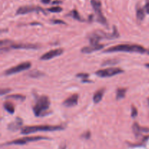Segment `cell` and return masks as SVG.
<instances>
[{
    "mask_svg": "<svg viewBox=\"0 0 149 149\" xmlns=\"http://www.w3.org/2000/svg\"><path fill=\"white\" fill-rule=\"evenodd\" d=\"M106 53L113 52H130V53H144L147 52L146 50L143 46L139 45H118L111 47L105 51Z\"/></svg>",
    "mask_w": 149,
    "mask_h": 149,
    "instance_id": "cell-1",
    "label": "cell"
},
{
    "mask_svg": "<svg viewBox=\"0 0 149 149\" xmlns=\"http://www.w3.org/2000/svg\"><path fill=\"white\" fill-rule=\"evenodd\" d=\"M64 129L63 126L60 125H36L24 127L21 129V133L23 134H31L37 131H59Z\"/></svg>",
    "mask_w": 149,
    "mask_h": 149,
    "instance_id": "cell-2",
    "label": "cell"
},
{
    "mask_svg": "<svg viewBox=\"0 0 149 149\" xmlns=\"http://www.w3.org/2000/svg\"><path fill=\"white\" fill-rule=\"evenodd\" d=\"M50 100L47 96H41L36 100V104L33 106V113L36 116H41L43 115L49 108Z\"/></svg>",
    "mask_w": 149,
    "mask_h": 149,
    "instance_id": "cell-3",
    "label": "cell"
},
{
    "mask_svg": "<svg viewBox=\"0 0 149 149\" xmlns=\"http://www.w3.org/2000/svg\"><path fill=\"white\" fill-rule=\"evenodd\" d=\"M123 70L118 67H110V68L103 69V70H97L95 72L96 75L100 77H109L116 75L118 74L123 72Z\"/></svg>",
    "mask_w": 149,
    "mask_h": 149,
    "instance_id": "cell-4",
    "label": "cell"
},
{
    "mask_svg": "<svg viewBox=\"0 0 149 149\" xmlns=\"http://www.w3.org/2000/svg\"><path fill=\"white\" fill-rule=\"evenodd\" d=\"M47 137H42V136H32V137H23V138L16 139V140H12V141L8 142V143H5V145H24L26 143H29V142H33V141H38V140H47Z\"/></svg>",
    "mask_w": 149,
    "mask_h": 149,
    "instance_id": "cell-5",
    "label": "cell"
},
{
    "mask_svg": "<svg viewBox=\"0 0 149 149\" xmlns=\"http://www.w3.org/2000/svg\"><path fill=\"white\" fill-rule=\"evenodd\" d=\"M91 4L97 15V21L103 25H107V20L102 13L101 2L100 0H91Z\"/></svg>",
    "mask_w": 149,
    "mask_h": 149,
    "instance_id": "cell-6",
    "label": "cell"
},
{
    "mask_svg": "<svg viewBox=\"0 0 149 149\" xmlns=\"http://www.w3.org/2000/svg\"><path fill=\"white\" fill-rule=\"evenodd\" d=\"M31 67V62H28V61L27 62H23L21 63V64H18V65L15 66V67H11V68L8 69L7 70H6V71L4 72V74H5L6 75H11V74L29 70Z\"/></svg>",
    "mask_w": 149,
    "mask_h": 149,
    "instance_id": "cell-7",
    "label": "cell"
},
{
    "mask_svg": "<svg viewBox=\"0 0 149 149\" xmlns=\"http://www.w3.org/2000/svg\"><path fill=\"white\" fill-rule=\"evenodd\" d=\"M42 11L45 13V10L40 7L38 6H32V5H26L21 6L19 7L16 11V15H25L27 13H32V12H38Z\"/></svg>",
    "mask_w": 149,
    "mask_h": 149,
    "instance_id": "cell-8",
    "label": "cell"
},
{
    "mask_svg": "<svg viewBox=\"0 0 149 149\" xmlns=\"http://www.w3.org/2000/svg\"><path fill=\"white\" fill-rule=\"evenodd\" d=\"M63 52L64 51L63 48H57V49L51 50V51L44 53L43 55L40 57V59L43 60V61L52 59V58H55V57L62 55V54L63 53Z\"/></svg>",
    "mask_w": 149,
    "mask_h": 149,
    "instance_id": "cell-9",
    "label": "cell"
},
{
    "mask_svg": "<svg viewBox=\"0 0 149 149\" xmlns=\"http://www.w3.org/2000/svg\"><path fill=\"white\" fill-rule=\"evenodd\" d=\"M10 48L15 49H38L40 45L32 43H12Z\"/></svg>",
    "mask_w": 149,
    "mask_h": 149,
    "instance_id": "cell-10",
    "label": "cell"
},
{
    "mask_svg": "<svg viewBox=\"0 0 149 149\" xmlns=\"http://www.w3.org/2000/svg\"><path fill=\"white\" fill-rule=\"evenodd\" d=\"M79 100V95L77 93H74V94H72L71 96H68L65 100H64L63 105H65V107H68V108H70V107H74L75 105H77Z\"/></svg>",
    "mask_w": 149,
    "mask_h": 149,
    "instance_id": "cell-11",
    "label": "cell"
},
{
    "mask_svg": "<svg viewBox=\"0 0 149 149\" xmlns=\"http://www.w3.org/2000/svg\"><path fill=\"white\" fill-rule=\"evenodd\" d=\"M103 47H104V45H103V44L90 45V46H86L81 48V51L82 53H93L94 51L101 50L102 48H103Z\"/></svg>",
    "mask_w": 149,
    "mask_h": 149,
    "instance_id": "cell-12",
    "label": "cell"
},
{
    "mask_svg": "<svg viewBox=\"0 0 149 149\" xmlns=\"http://www.w3.org/2000/svg\"><path fill=\"white\" fill-rule=\"evenodd\" d=\"M132 131H133L135 136H136V137H138V136L141 135L142 132H148L149 129L147 128V127H141L138 123L135 122L132 124Z\"/></svg>",
    "mask_w": 149,
    "mask_h": 149,
    "instance_id": "cell-13",
    "label": "cell"
},
{
    "mask_svg": "<svg viewBox=\"0 0 149 149\" xmlns=\"http://www.w3.org/2000/svg\"><path fill=\"white\" fill-rule=\"evenodd\" d=\"M23 125V120L20 118H15V120L10 123L8 125V129L11 131H17Z\"/></svg>",
    "mask_w": 149,
    "mask_h": 149,
    "instance_id": "cell-14",
    "label": "cell"
},
{
    "mask_svg": "<svg viewBox=\"0 0 149 149\" xmlns=\"http://www.w3.org/2000/svg\"><path fill=\"white\" fill-rule=\"evenodd\" d=\"M104 91H105V89H100L99 90H97V91L95 93L94 96H93V101L95 104L98 103L101 101L102 98H103V94H104Z\"/></svg>",
    "mask_w": 149,
    "mask_h": 149,
    "instance_id": "cell-15",
    "label": "cell"
},
{
    "mask_svg": "<svg viewBox=\"0 0 149 149\" xmlns=\"http://www.w3.org/2000/svg\"><path fill=\"white\" fill-rule=\"evenodd\" d=\"M4 108L9 113L13 114L15 112V107L10 102H6L4 103Z\"/></svg>",
    "mask_w": 149,
    "mask_h": 149,
    "instance_id": "cell-16",
    "label": "cell"
},
{
    "mask_svg": "<svg viewBox=\"0 0 149 149\" xmlns=\"http://www.w3.org/2000/svg\"><path fill=\"white\" fill-rule=\"evenodd\" d=\"M127 92V89L126 88H119V89L116 90V99H123L125 96Z\"/></svg>",
    "mask_w": 149,
    "mask_h": 149,
    "instance_id": "cell-17",
    "label": "cell"
},
{
    "mask_svg": "<svg viewBox=\"0 0 149 149\" xmlns=\"http://www.w3.org/2000/svg\"><path fill=\"white\" fill-rule=\"evenodd\" d=\"M137 18L138 20H143L145 18V10L141 7H138L136 12Z\"/></svg>",
    "mask_w": 149,
    "mask_h": 149,
    "instance_id": "cell-18",
    "label": "cell"
},
{
    "mask_svg": "<svg viewBox=\"0 0 149 149\" xmlns=\"http://www.w3.org/2000/svg\"><path fill=\"white\" fill-rule=\"evenodd\" d=\"M44 74H44L42 72L39 71V70H32V71H31L29 73V75L30 76V77H33V78H37V77H42V76H43Z\"/></svg>",
    "mask_w": 149,
    "mask_h": 149,
    "instance_id": "cell-19",
    "label": "cell"
},
{
    "mask_svg": "<svg viewBox=\"0 0 149 149\" xmlns=\"http://www.w3.org/2000/svg\"><path fill=\"white\" fill-rule=\"evenodd\" d=\"M7 99H15V100H19V101H23L26 99V96H23L21 94H12L9 95V96H6Z\"/></svg>",
    "mask_w": 149,
    "mask_h": 149,
    "instance_id": "cell-20",
    "label": "cell"
},
{
    "mask_svg": "<svg viewBox=\"0 0 149 149\" xmlns=\"http://www.w3.org/2000/svg\"><path fill=\"white\" fill-rule=\"evenodd\" d=\"M68 15H69L71 17L74 18V19H76V20H79V21H83V20H84L82 18H81V17L80 16V15L79 14L78 11L76 10H72V11H71Z\"/></svg>",
    "mask_w": 149,
    "mask_h": 149,
    "instance_id": "cell-21",
    "label": "cell"
},
{
    "mask_svg": "<svg viewBox=\"0 0 149 149\" xmlns=\"http://www.w3.org/2000/svg\"><path fill=\"white\" fill-rule=\"evenodd\" d=\"M119 62V60L117 59H109L107 61H105L102 64L103 66H107V65H113V64H116Z\"/></svg>",
    "mask_w": 149,
    "mask_h": 149,
    "instance_id": "cell-22",
    "label": "cell"
},
{
    "mask_svg": "<svg viewBox=\"0 0 149 149\" xmlns=\"http://www.w3.org/2000/svg\"><path fill=\"white\" fill-rule=\"evenodd\" d=\"M47 10L49 12H52V13H60L63 10L62 7H59V6H56V7H49L47 9Z\"/></svg>",
    "mask_w": 149,
    "mask_h": 149,
    "instance_id": "cell-23",
    "label": "cell"
},
{
    "mask_svg": "<svg viewBox=\"0 0 149 149\" xmlns=\"http://www.w3.org/2000/svg\"><path fill=\"white\" fill-rule=\"evenodd\" d=\"M138 110L135 108L134 105H132V110H131V115H132V118H135V117L138 115Z\"/></svg>",
    "mask_w": 149,
    "mask_h": 149,
    "instance_id": "cell-24",
    "label": "cell"
},
{
    "mask_svg": "<svg viewBox=\"0 0 149 149\" xmlns=\"http://www.w3.org/2000/svg\"><path fill=\"white\" fill-rule=\"evenodd\" d=\"M77 76L78 77H81V78L84 79L89 77V74H87V73H79V74H77Z\"/></svg>",
    "mask_w": 149,
    "mask_h": 149,
    "instance_id": "cell-25",
    "label": "cell"
},
{
    "mask_svg": "<svg viewBox=\"0 0 149 149\" xmlns=\"http://www.w3.org/2000/svg\"><path fill=\"white\" fill-rule=\"evenodd\" d=\"M52 23H55V24H65V23L63 21V20H58V19H55V20H52Z\"/></svg>",
    "mask_w": 149,
    "mask_h": 149,
    "instance_id": "cell-26",
    "label": "cell"
},
{
    "mask_svg": "<svg viewBox=\"0 0 149 149\" xmlns=\"http://www.w3.org/2000/svg\"><path fill=\"white\" fill-rule=\"evenodd\" d=\"M10 91H11V89H1V95H4V94H6V93H9V92H10Z\"/></svg>",
    "mask_w": 149,
    "mask_h": 149,
    "instance_id": "cell-27",
    "label": "cell"
},
{
    "mask_svg": "<svg viewBox=\"0 0 149 149\" xmlns=\"http://www.w3.org/2000/svg\"><path fill=\"white\" fill-rule=\"evenodd\" d=\"M82 137H84V138H86V139H89L90 137V131H86V132L83 134Z\"/></svg>",
    "mask_w": 149,
    "mask_h": 149,
    "instance_id": "cell-28",
    "label": "cell"
},
{
    "mask_svg": "<svg viewBox=\"0 0 149 149\" xmlns=\"http://www.w3.org/2000/svg\"><path fill=\"white\" fill-rule=\"evenodd\" d=\"M144 10H145V11L148 14H149V2H146L145 7H144Z\"/></svg>",
    "mask_w": 149,
    "mask_h": 149,
    "instance_id": "cell-29",
    "label": "cell"
},
{
    "mask_svg": "<svg viewBox=\"0 0 149 149\" xmlns=\"http://www.w3.org/2000/svg\"><path fill=\"white\" fill-rule=\"evenodd\" d=\"M41 1L42 3H44V4H49L51 1L50 0H41Z\"/></svg>",
    "mask_w": 149,
    "mask_h": 149,
    "instance_id": "cell-30",
    "label": "cell"
},
{
    "mask_svg": "<svg viewBox=\"0 0 149 149\" xmlns=\"http://www.w3.org/2000/svg\"><path fill=\"white\" fill-rule=\"evenodd\" d=\"M82 82L83 83H92V80H86V79H83L82 80Z\"/></svg>",
    "mask_w": 149,
    "mask_h": 149,
    "instance_id": "cell-31",
    "label": "cell"
},
{
    "mask_svg": "<svg viewBox=\"0 0 149 149\" xmlns=\"http://www.w3.org/2000/svg\"><path fill=\"white\" fill-rule=\"evenodd\" d=\"M61 1H52V4H61Z\"/></svg>",
    "mask_w": 149,
    "mask_h": 149,
    "instance_id": "cell-32",
    "label": "cell"
},
{
    "mask_svg": "<svg viewBox=\"0 0 149 149\" xmlns=\"http://www.w3.org/2000/svg\"><path fill=\"white\" fill-rule=\"evenodd\" d=\"M59 149H65V145H64L61 146V147H60V148H59Z\"/></svg>",
    "mask_w": 149,
    "mask_h": 149,
    "instance_id": "cell-33",
    "label": "cell"
},
{
    "mask_svg": "<svg viewBox=\"0 0 149 149\" xmlns=\"http://www.w3.org/2000/svg\"><path fill=\"white\" fill-rule=\"evenodd\" d=\"M146 67H148V68H149V64H146Z\"/></svg>",
    "mask_w": 149,
    "mask_h": 149,
    "instance_id": "cell-34",
    "label": "cell"
},
{
    "mask_svg": "<svg viewBox=\"0 0 149 149\" xmlns=\"http://www.w3.org/2000/svg\"><path fill=\"white\" fill-rule=\"evenodd\" d=\"M146 2H149V0H146Z\"/></svg>",
    "mask_w": 149,
    "mask_h": 149,
    "instance_id": "cell-35",
    "label": "cell"
},
{
    "mask_svg": "<svg viewBox=\"0 0 149 149\" xmlns=\"http://www.w3.org/2000/svg\"><path fill=\"white\" fill-rule=\"evenodd\" d=\"M147 53H148L149 54V51H147Z\"/></svg>",
    "mask_w": 149,
    "mask_h": 149,
    "instance_id": "cell-36",
    "label": "cell"
},
{
    "mask_svg": "<svg viewBox=\"0 0 149 149\" xmlns=\"http://www.w3.org/2000/svg\"><path fill=\"white\" fill-rule=\"evenodd\" d=\"M148 104H149V98L148 99Z\"/></svg>",
    "mask_w": 149,
    "mask_h": 149,
    "instance_id": "cell-37",
    "label": "cell"
}]
</instances>
